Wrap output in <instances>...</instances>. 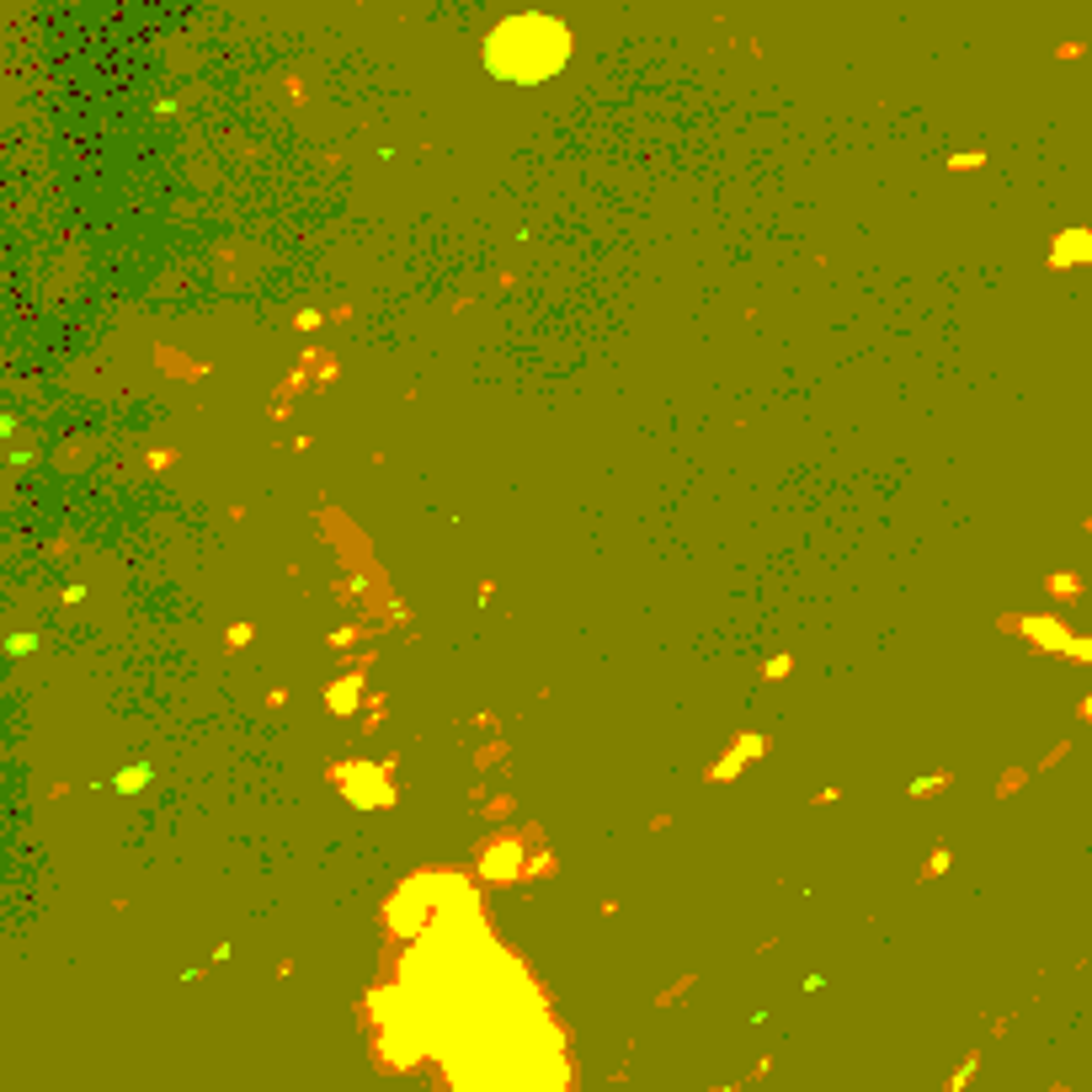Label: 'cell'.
<instances>
[{
  "mask_svg": "<svg viewBox=\"0 0 1092 1092\" xmlns=\"http://www.w3.org/2000/svg\"><path fill=\"white\" fill-rule=\"evenodd\" d=\"M565 59V27L544 17H517L491 38V69L507 81H544Z\"/></svg>",
  "mask_w": 1092,
  "mask_h": 1092,
  "instance_id": "cell-1",
  "label": "cell"
},
{
  "mask_svg": "<svg viewBox=\"0 0 1092 1092\" xmlns=\"http://www.w3.org/2000/svg\"><path fill=\"white\" fill-rule=\"evenodd\" d=\"M1066 261H1092V230H1071V235L1055 240V267Z\"/></svg>",
  "mask_w": 1092,
  "mask_h": 1092,
  "instance_id": "cell-2",
  "label": "cell"
},
{
  "mask_svg": "<svg viewBox=\"0 0 1092 1092\" xmlns=\"http://www.w3.org/2000/svg\"><path fill=\"white\" fill-rule=\"evenodd\" d=\"M1049 592H1055V597H1076V592H1082V581H1076V576H1055V581H1049Z\"/></svg>",
  "mask_w": 1092,
  "mask_h": 1092,
  "instance_id": "cell-3",
  "label": "cell"
},
{
  "mask_svg": "<svg viewBox=\"0 0 1092 1092\" xmlns=\"http://www.w3.org/2000/svg\"><path fill=\"white\" fill-rule=\"evenodd\" d=\"M1082 720H1092V698H1087V704H1082Z\"/></svg>",
  "mask_w": 1092,
  "mask_h": 1092,
  "instance_id": "cell-4",
  "label": "cell"
}]
</instances>
